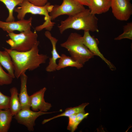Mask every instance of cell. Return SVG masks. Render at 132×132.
I'll return each mask as SVG.
<instances>
[{
  "mask_svg": "<svg viewBox=\"0 0 132 132\" xmlns=\"http://www.w3.org/2000/svg\"><path fill=\"white\" fill-rule=\"evenodd\" d=\"M84 6L88 7L90 3V0H74Z\"/></svg>",
  "mask_w": 132,
  "mask_h": 132,
  "instance_id": "484cf974",
  "label": "cell"
},
{
  "mask_svg": "<svg viewBox=\"0 0 132 132\" xmlns=\"http://www.w3.org/2000/svg\"><path fill=\"white\" fill-rule=\"evenodd\" d=\"M82 39L84 44L95 56L99 57L107 64L111 70H115L116 68L115 66L106 58L100 52L98 47L99 41L98 39L91 36L89 31H84Z\"/></svg>",
  "mask_w": 132,
  "mask_h": 132,
  "instance_id": "9c48e42d",
  "label": "cell"
},
{
  "mask_svg": "<svg viewBox=\"0 0 132 132\" xmlns=\"http://www.w3.org/2000/svg\"><path fill=\"white\" fill-rule=\"evenodd\" d=\"M40 42L38 41L30 50L24 52H19L4 48L10 55L14 69V74L17 78L20 77L26 71L33 70L40 65L46 62L49 57L46 55L39 54L38 46Z\"/></svg>",
  "mask_w": 132,
  "mask_h": 132,
  "instance_id": "6da1fadb",
  "label": "cell"
},
{
  "mask_svg": "<svg viewBox=\"0 0 132 132\" xmlns=\"http://www.w3.org/2000/svg\"><path fill=\"white\" fill-rule=\"evenodd\" d=\"M13 116L9 109L0 110V132H7Z\"/></svg>",
  "mask_w": 132,
  "mask_h": 132,
  "instance_id": "e0dca14e",
  "label": "cell"
},
{
  "mask_svg": "<svg viewBox=\"0 0 132 132\" xmlns=\"http://www.w3.org/2000/svg\"><path fill=\"white\" fill-rule=\"evenodd\" d=\"M59 59L56 70H59L68 67L80 69L83 66V65L74 60L70 56H67L65 54H62Z\"/></svg>",
  "mask_w": 132,
  "mask_h": 132,
  "instance_id": "ac0fdd59",
  "label": "cell"
},
{
  "mask_svg": "<svg viewBox=\"0 0 132 132\" xmlns=\"http://www.w3.org/2000/svg\"><path fill=\"white\" fill-rule=\"evenodd\" d=\"M128 1H130L131 0H127Z\"/></svg>",
  "mask_w": 132,
  "mask_h": 132,
  "instance_id": "4316f807",
  "label": "cell"
},
{
  "mask_svg": "<svg viewBox=\"0 0 132 132\" xmlns=\"http://www.w3.org/2000/svg\"><path fill=\"white\" fill-rule=\"evenodd\" d=\"M85 9L84 5L74 0H63L60 5H54L49 14L52 21L61 15H73Z\"/></svg>",
  "mask_w": 132,
  "mask_h": 132,
  "instance_id": "8992f818",
  "label": "cell"
},
{
  "mask_svg": "<svg viewBox=\"0 0 132 132\" xmlns=\"http://www.w3.org/2000/svg\"><path fill=\"white\" fill-rule=\"evenodd\" d=\"M18 5L19 7L15 8L14 10L17 13L18 19H24L26 14L28 13L43 15L44 16L45 21L42 24L36 27L35 31H39L44 29L49 31L51 30L55 23L52 22L49 13L54 5L48 2L44 6H39L32 4L27 0H23Z\"/></svg>",
  "mask_w": 132,
  "mask_h": 132,
  "instance_id": "3957f363",
  "label": "cell"
},
{
  "mask_svg": "<svg viewBox=\"0 0 132 132\" xmlns=\"http://www.w3.org/2000/svg\"><path fill=\"white\" fill-rule=\"evenodd\" d=\"M23 0H0V1L4 3L8 10L9 15L6 22L15 21L13 16V11L15 7L22 3Z\"/></svg>",
  "mask_w": 132,
  "mask_h": 132,
  "instance_id": "44dd1931",
  "label": "cell"
},
{
  "mask_svg": "<svg viewBox=\"0 0 132 132\" xmlns=\"http://www.w3.org/2000/svg\"><path fill=\"white\" fill-rule=\"evenodd\" d=\"M44 35L50 41L52 46V50L51 52L52 57L49 58L48 64L46 67L45 70L47 72H53L56 70V68L57 66L56 61L61 57V55L57 51L56 47V44L58 40L53 36L49 31H45Z\"/></svg>",
  "mask_w": 132,
  "mask_h": 132,
  "instance_id": "7c38bea8",
  "label": "cell"
},
{
  "mask_svg": "<svg viewBox=\"0 0 132 132\" xmlns=\"http://www.w3.org/2000/svg\"><path fill=\"white\" fill-rule=\"evenodd\" d=\"M32 18L19 21L4 22L0 20V28L6 31L8 33L17 31L20 32L31 30Z\"/></svg>",
  "mask_w": 132,
  "mask_h": 132,
  "instance_id": "8fae6325",
  "label": "cell"
},
{
  "mask_svg": "<svg viewBox=\"0 0 132 132\" xmlns=\"http://www.w3.org/2000/svg\"><path fill=\"white\" fill-rule=\"evenodd\" d=\"M10 39L6 41L10 46V49L19 52L29 51L38 41L37 34L35 31H24L19 33L13 32L8 33Z\"/></svg>",
  "mask_w": 132,
  "mask_h": 132,
  "instance_id": "5b68a950",
  "label": "cell"
},
{
  "mask_svg": "<svg viewBox=\"0 0 132 132\" xmlns=\"http://www.w3.org/2000/svg\"><path fill=\"white\" fill-rule=\"evenodd\" d=\"M0 64L7 71L8 73L13 78H15L13 63L11 57L6 51H0Z\"/></svg>",
  "mask_w": 132,
  "mask_h": 132,
  "instance_id": "9a60e30c",
  "label": "cell"
},
{
  "mask_svg": "<svg viewBox=\"0 0 132 132\" xmlns=\"http://www.w3.org/2000/svg\"><path fill=\"white\" fill-rule=\"evenodd\" d=\"M89 104L88 103H85L77 106L67 108L64 112L60 114L48 119H44L42 121V124H44L50 121L60 117L66 116L68 117L74 114L85 112V109Z\"/></svg>",
  "mask_w": 132,
  "mask_h": 132,
  "instance_id": "d6986e66",
  "label": "cell"
},
{
  "mask_svg": "<svg viewBox=\"0 0 132 132\" xmlns=\"http://www.w3.org/2000/svg\"><path fill=\"white\" fill-rule=\"evenodd\" d=\"M56 112L36 111L31 110L30 109H21L14 116L18 123L25 126L29 131L33 132L34 130L35 121L38 117L43 115Z\"/></svg>",
  "mask_w": 132,
  "mask_h": 132,
  "instance_id": "52a82bcc",
  "label": "cell"
},
{
  "mask_svg": "<svg viewBox=\"0 0 132 132\" xmlns=\"http://www.w3.org/2000/svg\"><path fill=\"white\" fill-rule=\"evenodd\" d=\"M46 90L44 87L30 96V107L32 110L47 112L52 107L51 104L46 102L44 99Z\"/></svg>",
  "mask_w": 132,
  "mask_h": 132,
  "instance_id": "30bf717a",
  "label": "cell"
},
{
  "mask_svg": "<svg viewBox=\"0 0 132 132\" xmlns=\"http://www.w3.org/2000/svg\"><path fill=\"white\" fill-rule=\"evenodd\" d=\"M89 114L88 113L84 112L74 114L69 116L67 129L72 132L75 131L80 122L86 118Z\"/></svg>",
  "mask_w": 132,
  "mask_h": 132,
  "instance_id": "ffe728a7",
  "label": "cell"
},
{
  "mask_svg": "<svg viewBox=\"0 0 132 132\" xmlns=\"http://www.w3.org/2000/svg\"><path fill=\"white\" fill-rule=\"evenodd\" d=\"M98 21L95 15L92 14L89 9H85L61 21L58 27L61 34L69 29L98 32Z\"/></svg>",
  "mask_w": 132,
  "mask_h": 132,
  "instance_id": "7a4b0ae2",
  "label": "cell"
},
{
  "mask_svg": "<svg viewBox=\"0 0 132 132\" xmlns=\"http://www.w3.org/2000/svg\"><path fill=\"white\" fill-rule=\"evenodd\" d=\"M111 2V0H90L89 9L95 15L105 13L110 8Z\"/></svg>",
  "mask_w": 132,
  "mask_h": 132,
  "instance_id": "5bb4252c",
  "label": "cell"
},
{
  "mask_svg": "<svg viewBox=\"0 0 132 132\" xmlns=\"http://www.w3.org/2000/svg\"><path fill=\"white\" fill-rule=\"evenodd\" d=\"M20 77L21 84L19 97L21 109H30V97L27 93V76L24 73L22 74Z\"/></svg>",
  "mask_w": 132,
  "mask_h": 132,
  "instance_id": "4fadbf2b",
  "label": "cell"
},
{
  "mask_svg": "<svg viewBox=\"0 0 132 132\" xmlns=\"http://www.w3.org/2000/svg\"><path fill=\"white\" fill-rule=\"evenodd\" d=\"M82 37L80 34L72 33L60 46L67 49L74 60L84 65L95 55L84 44Z\"/></svg>",
  "mask_w": 132,
  "mask_h": 132,
  "instance_id": "277c9868",
  "label": "cell"
},
{
  "mask_svg": "<svg viewBox=\"0 0 132 132\" xmlns=\"http://www.w3.org/2000/svg\"><path fill=\"white\" fill-rule=\"evenodd\" d=\"M11 94L9 109L14 116L21 109L17 88L13 87L10 88Z\"/></svg>",
  "mask_w": 132,
  "mask_h": 132,
  "instance_id": "2e32d148",
  "label": "cell"
},
{
  "mask_svg": "<svg viewBox=\"0 0 132 132\" xmlns=\"http://www.w3.org/2000/svg\"><path fill=\"white\" fill-rule=\"evenodd\" d=\"M10 97L4 94L0 91V110L9 109Z\"/></svg>",
  "mask_w": 132,
  "mask_h": 132,
  "instance_id": "cb8c5ba5",
  "label": "cell"
},
{
  "mask_svg": "<svg viewBox=\"0 0 132 132\" xmlns=\"http://www.w3.org/2000/svg\"><path fill=\"white\" fill-rule=\"evenodd\" d=\"M13 79L8 73L3 70L0 64V86L11 84Z\"/></svg>",
  "mask_w": 132,
  "mask_h": 132,
  "instance_id": "603a6c76",
  "label": "cell"
},
{
  "mask_svg": "<svg viewBox=\"0 0 132 132\" xmlns=\"http://www.w3.org/2000/svg\"><path fill=\"white\" fill-rule=\"evenodd\" d=\"M124 39L132 40V22H129L123 27V32L115 38V40H120Z\"/></svg>",
  "mask_w": 132,
  "mask_h": 132,
  "instance_id": "7402d4cb",
  "label": "cell"
},
{
  "mask_svg": "<svg viewBox=\"0 0 132 132\" xmlns=\"http://www.w3.org/2000/svg\"><path fill=\"white\" fill-rule=\"evenodd\" d=\"M32 4L38 6H43L48 2V0H27Z\"/></svg>",
  "mask_w": 132,
  "mask_h": 132,
  "instance_id": "d4e9b609",
  "label": "cell"
},
{
  "mask_svg": "<svg viewBox=\"0 0 132 132\" xmlns=\"http://www.w3.org/2000/svg\"><path fill=\"white\" fill-rule=\"evenodd\" d=\"M112 13L117 20L126 21L132 14V5L127 0H111Z\"/></svg>",
  "mask_w": 132,
  "mask_h": 132,
  "instance_id": "ba28073f",
  "label": "cell"
}]
</instances>
